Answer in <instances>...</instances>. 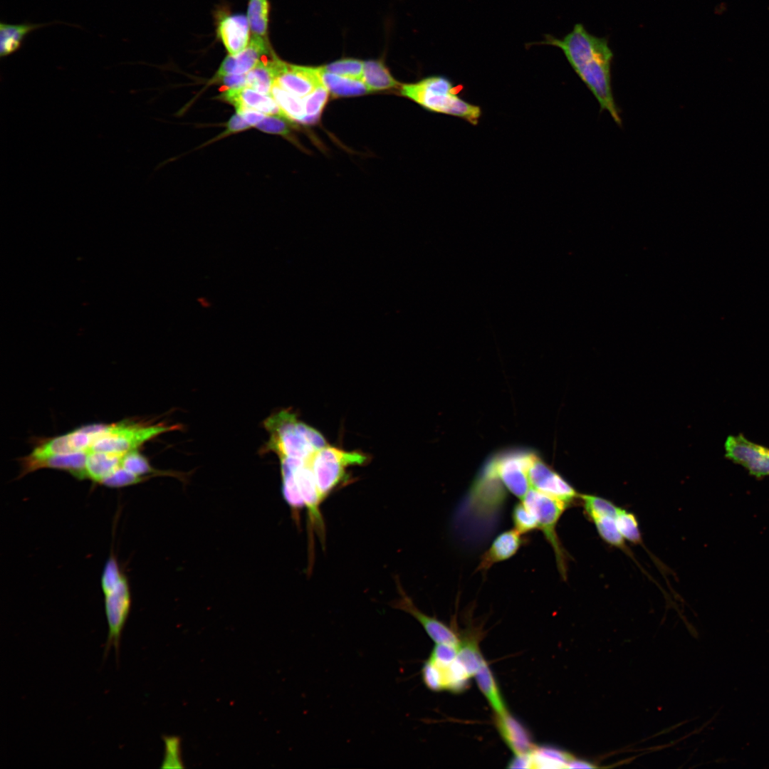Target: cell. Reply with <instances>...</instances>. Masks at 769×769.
<instances>
[{
    "label": "cell",
    "mask_w": 769,
    "mask_h": 769,
    "mask_svg": "<svg viewBox=\"0 0 769 769\" xmlns=\"http://www.w3.org/2000/svg\"><path fill=\"white\" fill-rule=\"evenodd\" d=\"M512 520L514 528L522 535L538 528L535 516L521 501L513 508Z\"/></svg>",
    "instance_id": "obj_37"
},
{
    "label": "cell",
    "mask_w": 769,
    "mask_h": 769,
    "mask_svg": "<svg viewBox=\"0 0 769 769\" xmlns=\"http://www.w3.org/2000/svg\"><path fill=\"white\" fill-rule=\"evenodd\" d=\"M287 120L281 117L266 115L256 127L264 132L288 136L291 130Z\"/></svg>",
    "instance_id": "obj_41"
},
{
    "label": "cell",
    "mask_w": 769,
    "mask_h": 769,
    "mask_svg": "<svg viewBox=\"0 0 769 769\" xmlns=\"http://www.w3.org/2000/svg\"><path fill=\"white\" fill-rule=\"evenodd\" d=\"M532 768H567L573 758L570 754L553 746H536L530 752Z\"/></svg>",
    "instance_id": "obj_26"
},
{
    "label": "cell",
    "mask_w": 769,
    "mask_h": 769,
    "mask_svg": "<svg viewBox=\"0 0 769 769\" xmlns=\"http://www.w3.org/2000/svg\"><path fill=\"white\" fill-rule=\"evenodd\" d=\"M246 17L252 36L267 39L269 22L268 0H249Z\"/></svg>",
    "instance_id": "obj_28"
},
{
    "label": "cell",
    "mask_w": 769,
    "mask_h": 769,
    "mask_svg": "<svg viewBox=\"0 0 769 769\" xmlns=\"http://www.w3.org/2000/svg\"><path fill=\"white\" fill-rule=\"evenodd\" d=\"M251 126L243 118V117L236 113L231 116L226 125V129L223 135H227L235 132L246 130L250 128Z\"/></svg>",
    "instance_id": "obj_44"
},
{
    "label": "cell",
    "mask_w": 769,
    "mask_h": 769,
    "mask_svg": "<svg viewBox=\"0 0 769 769\" xmlns=\"http://www.w3.org/2000/svg\"><path fill=\"white\" fill-rule=\"evenodd\" d=\"M221 98L231 104L236 112L253 110L266 115L278 116L286 119L281 108L271 95L259 93L246 86L226 89L221 93Z\"/></svg>",
    "instance_id": "obj_15"
},
{
    "label": "cell",
    "mask_w": 769,
    "mask_h": 769,
    "mask_svg": "<svg viewBox=\"0 0 769 769\" xmlns=\"http://www.w3.org/2000/svg\"><path fill=\"white\" fill-rule=\"evenodd\" d=\"M362 82L369 92L400 88L402 86L380 60L364 61Z\"/></svg>",
    "instance_id": "obj_22"
},
{
    "label": "cell",
    "mask_w": 769,
    "mask_h": 769,
    "mask_svg": "<svg viewBox=\"0 0 769 769\" xmlns=\"http://www.w3.org/2000/svg\"><path fill=\"white\" fill-rule=\"evenodd\" d=\"M236 113L240 114L251 127H256L266 116L265 114L253 110H244Z\"/></svg>",
    "instance_id": "obj_46"
},
{
    "label": "cell",
    "mask_w": 769,
    "mask_h": 769,
    "mask_svg": "<svg viewBox=\"0 0 769 769\" xmlns=\"http://www.w3.org/2000/svg\"><path fill=\"white\" fill-rule=\"evenodd\" d=\"M615 520L617 528L625 540L634 544L642 542L638 520L632 513L620 508Z\"/></svg>",
    "instance_id": "obj_36"
},
{
    "label": "cell",
    "mask_w": 769,
    "mask_h": 769,
    "mask_svg": "<svg viewBox=\"0 0 769 769\" xmlns=\"http://www.w3.org/2000/svg\"><path fill=\"white\" fill-rule=\"evenodd\" d=\"M268 440L262 452H273L278 459L306 460L328 443L318 430L298 419L290 410L283 409L268 417L263 422Z\"/></svg>",
    "instance_id": "obj_3"
},
{
    "label": "cell",
    "mask_w": 769,
    "mask_h": 769,
    "mask_svg": "<svg viewBox=\"0 0 769 769\" xmlns=\"http://www.w3.org/2000/svg\"><path fill=\"white\" fill-rule=\"evenodd\" d=\"M579 499L590 519L604 516L616 517L620 508L612 501L594 495L580 494Z\"/></svg>",
    "instance_id": "obj_35"
},
{
    "label": "cell",
    "mask_w": 769,
    "mask_h": 769,
    "mask_svg": "<svg viewBox=\"0 0 769 769\" xmlns=\"http://www.w3.org/2000/svg\"><path fill=\"white\" fill-rule=\"evenodd\" d=\"M321 70L322 80L330 94L334 97H355L367 93L362 80H353L330 74Z\"/></svg>",
    "instance_id": "obj_25"
},
{
    "label": "cell",
    "mask_w": 769,
    "mask_h": 769,
    "mask_svg": "<svg viewBox=\"0 0 769 769\" xmlns=\"http://www.w3.org/2000/svg\"><path fill=\"white\" fill-rule=\"evenodd\" d=\"M456 660L470 677L474 676L485 661L479 650L477 640L473 637L461 640L458 646Z\"/></svg>",
    "instance_id": "obj_29"
},
{
    "label": "cell",
    "mask_w": 769,
    "mask_h": 769,
    "mask_svg": "<svg viewBox=\"0 0 769 769\" xmlns=\"http://www.w3.org/2000/svg\"><path fill=\"white\" fill-rule=\"evenodd\" d=\"M509 768H532L530 753L521 755H514V757L508 763Z\"/></svg>",
    "instance_id": "obj_45"
},
{
    "label": "cell",
    "mask_w": 769,
    "mask_h": 769,
    "mask_svg": "<svg viewBox=\"0 0 769 769\" xmlns=\"http://www.w3.org/2000/svg\"><path fill=\"white\" fill-rule=\"evenodd\" d=\"M199 303L201 305L205 308H207L210 305V303L206 298H204L203 301L199 299Z\"/></svg>",
    "instance_id": "obj_48"
},
{
    "label": "cell",
    "mask_w": 769,
    "mask_h": 769,
    "mask_svg": "<svg viewBox=\"0 0 769 769\" xmlns=\"http://www.w3.org/2000/svg\"><path fill=\"white\" fill-rule=\"evenodd\" d=\"M266 38L251 36L248 46L235 55H228L221 63L215 77L247 74L270 53Z\"/></svg>",
    "instance_id": "obj_14"
},
{
    "label": "cell",
    "mask_w": 769,
    "mask_h": 769,
    "mask_svg": "<svg viewBox=\"0 0 769 769\" xmlns=\"http://www.w3.org/2000/svg\"><path fill=\"white\" fill-rule=\"evenodd\" d=\"M534 513L538 528L543 532L546 540L552 546L558 570L563 579L567 577V553L563 547L556 532L558 521L570 506L566 503L530 488L522 500Z\"/></svg>",
    "instance_id": "obj_7"
},
{
    "label": "cell",
    "mask_w": 769,
    "mask_h": 769,
    "mask_svg": "<svg viewBox=\"0 0 769 769\" xmlns=\"http://www.w3.org/2000/svg\"><path fill=\"white\" fill-rule=\"evenodd\" d=\"M105 612L108 625L105 653L111 646L119 650L120 637L131 608V592L122 570H109L101 576Z\"/></svg>",
    "instance_id": "obj_5"
},
{
    "label": "cell",
    "mask_w": 769,
    "mask_h": 769,
    "mask_svg": "<svg viewBox=\"0 0 769 769\" xmlns=\"http://www.w3.org/2000/svg\"><path fill=\"white\" fill-rule=\"evenodd\" d=\"M270 95L288 120L303 123L305 114L303 98H298L274 83Z\"/></svg>",
    "instance_id": "obj_27"
},
{
    "label": "cell",
    "mask_w": 769,
    "mask_h": 769,
    "mask_svg": "<svg viewBox=\"0 0 769 769\" xmlns=\"http://www.w3.org/2000/svg\"><path fill=\"white\" fill-rule=\"evenodd\" d=\"M146 478H147L137 476L120 466L105 478L100 484L112 488H121L141 483Z\"/></svg>",
    "instance_id": "obj_38"
},
{
    "label": "cell",
    "mask_w": 769,
    "mask_h": 769,
    "mask_svg": "<svg viewBox=\"0 0 769 769\" xmlns=\"http://www.w3.org/2000/svg\"><path fill=\"white\" fill-rule=\"evenodd\" d=\"M474 677L478 689L495 713L502 715L508 712L496 678L486 661Z\"/></svg>",
    "instance_id": "obj_23"
},
{
    "label": "cell",
    "mask_w": 769,
    "mask_h": 769,
    "mask_svg": "<svg viewBox=\"0 0 769 769\" xmlns=\"http://www.w3.org/2000/svg\"><path fill=\"white\" fill-rule=\"evenodd\" d=\"M422 681L425 686L433 691L444 690L441 671L428 659L422 669Z\"/></svg>",
    "instance_id": "obj_42"
},
{
    "label": "cell",
    "mask_w": 769,
    "mask_h": 769,
    "mask_svg": "<svg viewBox=\"0 0 769 769\" xmlns=\"http://www.w3.org/2000/svg\"><path fill=\"white\" fill-rule=\"evenodd\" d=\"M536 456L529 451H516L491 461L508 491L520 500L530 489L528 473Z\"/></svg>",
    "instance_id": "obj_9"
},
{
    "label": "cell",
    "mask_w": 769,
    "mask_h": 769,
    "mask_svg": "<svg viewBox=\"0 0 769 769\" xmlns=\"http://www.w3.org/2000/svg\"><path fill=\"white\" fill-rule=\"evenodd\" d=\"M212 81L221 83L227 89L239 88L246 86V74L214 76Z\"/></svg>",
    "instance_id": "obj_43"
},
{
    "label": "cell",
    "mask_w": 769,
    "mask_h": 769,
    "mask_svg": "<svg viewBox=\"0 0 769 769\" xmlns=\"http://www.w3.org/2000/svg\"><path fill=\"white\" fill-rule=\"evenodd\" d=\"M536 44L560 48L598 102L600 110L607 111L617 125H622L612 87L611 66L614 56L607 38L590 33L579 23L563 38L545 34L544 40Z\"/></svg>",
    "instance_id": "obj_1"
},
{
    "label": "cell",
    "mask_w": 769,
    "mask_h": 769,
    "mask_svg": "<svg viewBox=\"0 0 769 769\" xmlns=\"http://www.w3.org/2000/svg\"><path fill=\"white\" fill-rule=\"evenodd\" d=\"M615 518L610 516H604L591 520L594 523L599 535L604 541L627 552L625 539L617 528Z\"/></svg>",
    "instance_id": "obj_33"
},
{
    "label": "cell",
    "mask_w": 769,
    "mask_h": 769,
    "mask_svg": "<svg viewBox=\"0 0 769 769\" xmlns=\"http://www.w3.org/2000/svg\"><path fill=\"white\" fill-rule=\"evenodd\" d=\"M120 466L126 470L142 477L148 478L147 474L153 475H169L175 476L172 472L161 471L155 469L150 464L147 459L141 454L137 449L125 453L121 460Z\"/></svg>",
    "instance_id": "obj_32"
},
{
    "label": "cell",
    "mask_w": 769,
    "mask_h": 769,
    "mask_svg": "<svg viewBox=\"0 0 769 769\" xmlns=\"http://www.w3.org/2000/svg\"><path fill=\"white\" fill-rule=\"evenodd\" d=\"M399 599L394 602L393 606L404 611L414 617L423 627L429 637L435 644H449L459 646L461 639L458 634L447 624L434 617L429 616L417 607L411 598L398 585Z\"/></svg>",
    "instance_id": "obj_13"
},
{
    "label": "cell",
    "mask_w": 769,
    "mask_h": 769,
    "mask_svg": "<svg viewBox=\"0 0 769 769\" xmlns=\"http://www.w3.org/2000/svg\"><path fill=\"white\" fill-rule=\"evenodd\" d=\"M439 669L442 676L444 690L458 693L467 689L471 677L456 659L449 665Z\"/></svg>",
    "instance_id": "obj_31"
},
{
    "label": "cell",
    "mask_w": 769,
    "mask_h": 769,
    "mask_svg": "<svg viewBox=\"0 0 769 769\" xmlns=\"http://www.w3.org/2000/svg\"><path fill=\"white\" fill-rule=\"evenodd\" d=\"M56 23H64L61 21L49 23L26 21L20 23H9L1 21L0 22V58L8 57L18 51L23 46L26 37L31 32Z\"/></svg>",
    "instance_id": "obj_20"
},
{
    "label": "cell",
    "mask_w": 769,
    "mask_h": 769,
    "mask_svg": "<svg viewBox=\"0 0 769 769\" xmlns=\"http://www.w3.org/2000/svg\"><path fill=\"white\" fill-rule=\"evenodd\" d=\"M462 85L455 86L446 77L432 75L416 83L402 85L401 94L424 109L460 117L473 125L478 123L481 109L458 95Z\"/></svg>",
    "instance_id": "obj_4"
},
{
    "label": "cell",
    "mask_w": 769,
    "mask_h": 769,
    "mask_svg": "<svg viewBox=\"0 0 769 769\" xmlns=\"http://www.w3.org/2000/svg\"><path fill=\"white\" fill-rule=\"evenodd\" d=\"M88 451L53 455L41 459L27 456L23 463L22 475L38 469L49 468L68 471L78 479H85V468Z\"/></svg>",
    "instance_id": "obj_17"
},
{
    "label": "cell",
    "mask_w": 769,
    "mask_h": 769,
    "mask_svg": "<svg viewBox=\"0 0 769 769\" xmlns=\"http://www.w3.org/2000/svg\"><path fill=\"white\" fill-rule=\"evenodd\" d=\"M457 652V646L444 643L436 644L428 660L437 667L444 668L456 659Z\"/></svg>",
    "instance_id": "obj_39"
},
{
    "label": "cell",
    "mask_w": 769,
    "mask_h": 769,
    "mask_svg": "<svg viewBox=\"0 0 769 769\" xmlns=\"http://www.w3.org/2000/svg\"><path fill=\"white\" fill-rule=\"evenodd\" d=\"M278 59L272 54L270 58L261 60L246 74V87L270 95L276 80Z\"/></svg>",
    "instance_id": "obj_24"
},
{
    "label": "cell",
    "mask_w": 769,
    "mask_h": 769,
    "mask_svg": "<svg viewBox=\"0 0 769 769\" xmlns=\"http://www.w3.org/2000/svg\"><path fill=\"white\" fill-rule=\"evenodd\" d=\"M508 492L489 462L455 513L454 528L465 541L478 544L488 538L500 520Z\"/></svg>",
    "instance_id": "obj_2"
},
{
    "label": "cell",
    "mask_w": 769,
    "mask_h": 769,
    "mask_svg": "<svg viewBox=\"0 0 769 769\" xmlns=\"http://www.w3.org/2000/svg\"><path fill=\"white\" fill-rule=\"evenodd\" d=\"M528 475L530 488L559 499L569 506L579 498L580 494L575 489L538 456L532 463Z\"/></svg>",
    "instance_id": "obj_12"
},
{
    "label": "cell",
    "mask_w": 769,
    "mask_h": 769,
    "mask_svg": "<svg viewBox=\"0 0 769 769\" xmlns=\"http://www.w3.org/2000/svg\"><path fill=\"white\" fill-rule=\"evenodd\" d=\"M367 459L360 451H347L328 444L316 451L310 465L321 502L347 478V467L362 465Z\"/></svg>",
    "instance_id": "obj_6"
},
{
    "label": "cell",
    "mask_w": 769,
    "mask_h": 769,
    "mask_svg": "<svg viewBox=\"0 0 769 769\" xmlns=\"http://www.w3.org/2000/svg\"><path fill=\"white\" fill-rule=\"evenodd\" d=\"M725 457L742 466L756 478L769 476V449L748 440L742 434L729 435L724 442Z\"/></svg>",
    "instance_id": "obj_10"
},
{
    "label": "cell",
    "mask_w": 769,
    "mask_h": 769,
    "mask_svg": "<svg viewBox=\"0 0 769 769\" xmlns=\"http://www.w3.org/2000/svg\"><path fill=\"white\" fill-rule=\"evenodd\" d=\"M525 539L515 528L503 531L496 536L490 547L481 555L477 570L486 572L494 564L513 557L524 544Z\"/></svg>",
    "instance_id": "obj_19"
},
{
    "label": "cell",
    "mask_w": 769,
    "mask_h": 769,
    "mask_svg": "<svg viewBox=\"0 0 769 769\" xmlns=\"http://www.w3.org/2000/svg\"><path fill=\"white\" fill-rule=\"evenodd\" d=\"M329 95L328 89L323 85L303 98L305 114L303 124L312 125L318 121Z\"/></svg>",
    "instance_id": "obj_30"
},
{
    "label": "cell",
    "mask_w": 769,
    "mask_h": 769,
    "mask_svg": "<svg viewBox=\"0 0 769 769\" xmlns=\"http://www.w3.org/2000/svg\"><path fill=\"white\" fill-rule=\"evenodd\" d=\"M250 32L248 19L243 14L221 16L217 23V36L229 55L237 54L248 46Z\"/></svg>",
    "instance_id": "obj_16"
},
{
    "label": "cell",
    "mask_w": 769,
    "mask_h": 769,
    "mask_svg": "<svg viewBox=\"0 0 769 769\" xmlns=\"http://www.w3.org/2000/svg\"><path fill=\"white\" fill-rule=\"evenodd\" d=\"M495 725L501 738L514 755L529 753L535 748L529 730L508 712L496 714Z\"/></svg>",
    "instance_id": "obj_18"
},
{
    "label": "cell",
    "mask_w": 769,
    "mask_h": 769,
    "mask_svg": "<svg viewBox=\"0 0 769 769\" xmlns=\"http://www.w3.org/2000/svg\"><path fill=\"white\" fill-rule=\"evenodd\" d=\"M275 83L300 98L323 85L320 67L290 64L279 58L277 61Z\"/></svg>",
    "instance_id": "obj_11"
},
{
    "label": "cell",
    "mask_w": 769,
    "mask_h": 769,
    "mask_svg": "<svg viewBox=\"0 0 769 769\" xmlns=\"http://www.w3.org/2000/svg\"><path fill=\"white\" fill-rule=\"evenodd\" d=\"M595 768V766L593 765V764H592L590 762L582 760H576V759H574V758H572L567 763V768Z\"/></svg>",
    "instance_id": "obj_47"
},
{
    "label": "cell",
    "mask_w": 769,
    "mask_h": 769,
    "mask_svg": "<svg viewBox=\"0 0 769 769\" xmlns=\"http://www.w3.org/2000/svg\"><path fill=\"white\" fill-rule=\"evenodd\" d=\"M177 425L162 424H143L122 422L107 424L102 436L90 447L89 451H99L125 454L137 449L147 441L167 431L176 430Z\"/></svg>",
    "instance_id": "obj_8"
},
{
    "label": "cell",
    "mask_w": 769,
    "mask_h": 769,
    "mask_svg": "<svg viewBox=\"0 0 769 769\" xmlns=\"http://www.w3.org/2000/svg\"><path fill=\"white\" fill-rule=\"evenodd\" d=\"M164 757L162 768H182L181 758L180 739L177 736H168L164 738Z\"/></svg>",
    "instance_id": "obj_40"
},
{
    "label": "cell",
    "mask_w": 769,
    "mask_h": 769,
    "mask_svg": "<svg viewBox=\"0 0 769 769\" xmlns=\"http://www.w3.org/2000/svg\"><path fill=\"white\" fill-rule=\"evenodd\" d=\"M123 455L105 451H88L85 468V479L100 483L105 478L120 466Z\"/></svg>",
    "instance_id": "obj_21"
},
{
    "label": "cell",
    "mask_w": 769,
    "mask_h": 769,
    "mask_svg": "<svg viewBox=\"0 0 769 769\" xmlns=\"http://www.w3.org/2000/svg\"><path fill=\"white\" fill-rule=\"evenodd\" d=\"M326 73L362 81L364 61L355 58H342L320 66Z\"/></svg>",
    "instance_id": "obj_34"
}]
</instances>
